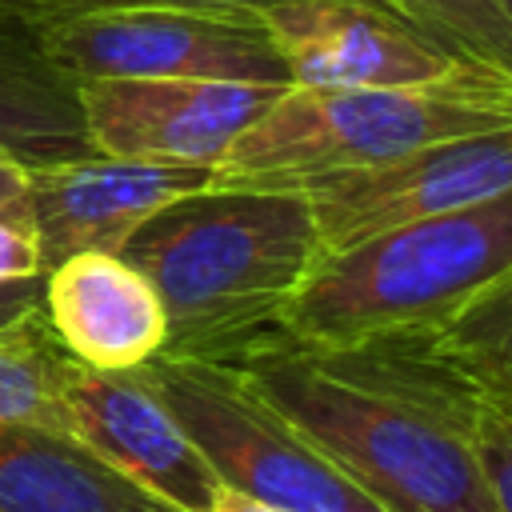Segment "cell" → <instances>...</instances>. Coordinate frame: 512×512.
<instances>
[{
    "label": "cell",
    "mask_w": 512,
    "mask_h": 512,
    "mask_svg": "<svg viewBox=\"0 0 512 512\" xmlns=\"http://www.w3.org/2000/svg\"><path fill=\"white\" fill-rule=\"evenodd\" d=\"M380 512H500L472 424L484 388L428 332L312 348L284 328L224 360Z\"/></svg>",
    "instance_id": "6da1fadb"
},
{
    "label": "cell",
    "mask_w": 512,
    "mask_h": 512,
    "mask_svg": "<svg viewBox=\"0 0 512 512\" xmlns=\"http://www.w3.org/2000/svg\"><path fill=\"white\" fill-rule=\"evenodd\" d=\"M120 256L164 304V356L224 364L280 328L324 244L300 188L216 180L152 212Z\"/></svg>",
    "instance_id": "7a4b0ae2"
},
{
    "label": "cell",
    "mask_w": 512,
    "mask_h": 512,
    "mask_svg": "<svg viewBox=\"0 0 512 512\" xmlns=\"http://www.w3.org/2000/svg\"><path fill=\"white\" fill-rule=\"evenodd\" d=\"M512 268V188L324 252L284 304V336L340 348L440 328Z\"/></svg>",
    "instance_id": "3957f363"
},
{
    "label": "cell",
    "mask_w": 512,
    "mask_h": 512,
    "mask_svg": "<svg viewBox=\"0 0 512 512\" xmlns=\"http://www.w3.org/2000/svg\"><path fill=\"white\" fill-rule=\"evenodd\" d=\"M512 128V80L456 68L432 84L308 88L288 84L232 144L220 184H288L316 172L372 168L436 140Z\"/></svg>",
    "instance_id": "277c9868"
},
{
    "label": "cell",
    "mask_w": 512,
    "mask_h": 512,
    "mask_svg": "<svg viewBox=\"0 0 512 512\" xmlns=\"http://www.w3.org/2000/svg\"><path fill=\"white\" fill-rule=\"evenodd\" d=\"M140 372L228 492L276 512H380L368 492L232 368L160 352Z\"/></svg>",
    "instance_id": "5b68a950"
},
{
    "label": "cell",
    "mask_w": 512,
    "mask_h": 512,
    "mask_svg": "<svg viewBox=\"0 0 512 512\" xmlns=\"http://www.w3.org/2000/svg\"><path fill=\"white\" fill-rule=\"evenodd\" d=\"M48 60L72 80L180 76L292 84L260 12L104 8L36 24Z\"/></svg>",
    "instance_id": "8992f818"
},
{
    "label": "cell",
    "mask_w": 512,
    "mask_h": 512,
    "mask_svg": "<svg viewBox=\"0 0 512 512\" xmlns=\"http://www.w3.org/2000/svg\"><path fill=\"white\" fill-rule=\"evenodd\" d=\"M316 212L324 252L348 248L408 220L456 212L512 188V128L436 140L408 156L288 180Z\"/></svg>",
    "instance_id": "52a82bcc"
},
{
    "label": "cell",
    "mask_w": 512,
    "mask_h": 512,
    "mask_svg": "<svg viewBox=\"0 0 512 512\" xmlns=\"http://www.w3.org/2000/svg\"><path fill=\"white\" fill-rule=\"evenodd\" d=\"M284 88L180 76L76 80L92 152L152 164H208L216 172Z\"/></svg>",
    "instance_id": "ba28073f"
},
{
    "label": "cell",
    "mask_w": 512,
    "mask_h": 512,
    "mask_svg": "<svg viewBox=\"0 0 512 512\" xmlns=\"http://www.w3.org/2000/svg\"><path fill=\"white\" fill-rule=\"evenodd\" d=\"M60 412L68 436L152 496L180 512L216 508L224 484L140 368L100 372L68 360L60 380Z\"/></svg>",
    "instance_id": "9c48e42d"
},
{
    "label": "cell",
    "mask_w": 512,
    "mask_h": 512,
    "mask_svg": "<svg viewBox=\"0 0 512 512\" xmlns=\"http://www.w3.org/2000/svg\"><path fill=\"white\" fill-rule=\"evenodd\" d=\"M260 20L292 76L308 88L432 84L456 64L388 4L372 0H280Z\"/></svg>",
    "instance_id": "30bf717a"
},
{
    "label": "cell",
    "mask_w": 512,
    "mask_h": 512,
    "mask_svg": "<svg viewBox=\"0 0 512 512\" xmlns=\"http://www.w3.org/2000/svg\"><path fill=\"white\" fill-rule=\"evenodd\" d=\"M216 184L208 164H152L88 152L28 172V224L40 240V264L52 268L76 252H116L164 204Z\"/></svg>",
    "instance_id": "8fae6325"
},
{
    "label": "cell",
    "mask_w": 512,
    "mask_h": 512,
    "mask_svg": "<svg viewBox=\"0 0 512 512\" xmlns=\"http://www.w3.org/2000/svg\"><path fill=\"white\" fill-rule=\"evenodd\" d=\"M40 312L60 348L84 368H140L168 344L156 288L116 252H76L44 268Z\"/></svg>",
    "instance_id": "7c38bea8"
},
{
    "label": "cell",
    "mask_w": 512,
    "mask_h": 512,
    "mask_svg": "<svg viewBox=\"0 0 512 512\" xmlns=\"http://www.w3.org/2000/svg\"><path fill=\"white\" fill-rule=\"evenodd\" d=\"M0 512H180L76 436L0 424Z\"/></svg>",
    "instance_id": "4fadbf2b"
},
{
    "label": "cell",
    "mask_w": 512,
    "mask_h": 512,
    "mask_svg": "<svg viewBox=\"0 0 512 512\" xmlns=\"http://www.w3.org/2000/svg\"><path fill=\"white\" fill-rule=\"evenodd\" d=\"M0 152L28 172L92 152L76 80L48 60L36 24L12 12H0Z\"/></svg>",
    "instance_id": "5bb4252c"
},
{
    "label": "cell",
    "mask_w": 512,
    "mask_h": 512,
    "mask_svg": "<svg viewBox=\"0 0 512 512\" xmlns=\"http://www.w3.org/2000/svg\"><path fill=\"white\" fill-rule=\"evenodd\" d=\"M68 352L40 308L0 328V424H40L64 432L60 380Z\"/></svg>",
    "instance_id": "9a60e30c"
},
{
    "label": "cell",
    "mask_w": 512,
    "mask_h": 512,
    "mask_svg": "<svg viewBox=\"0 0 512 512\" xmlns=\"http://www.w3.org/2000/svg\"><path fill=\"white\" fill-rule=\"evenodd\" d=\"M428 336L484 392L512 396V268Z\"/></svg>",
    "instance_id": "2e32d148"
},
{
    "label": "cell",
    "mask_w": 512,
    "mask_h": 512,
    "mask_svg": "<svg viewBox=\"0 0 512 512\" xmlns=\"http://www.w3.org/2000/svg\"><path fill=\"white\" fill-rule=\"evenodd\" d=\"M456 64L512 80V20L496 0H384Z\"/></svg>",
    "instance_id": "e0dca14e"
},
{
    "label": "cell",
    "mask_w": 512,
    "mask_h": 512,
    "mask_svg": "<svg viewBox=\"0 0 512 512\" xmlns=\"http://www.w3.org/2000/svg\"><path fill=\"white\" fill-rule=\"evenodd\" d=\"M480 472L500 512H512V396L484 392L472 424Z\"/></svg>",
    "instance_id": "ac0fdd59"
},
{
    "label": "cell",
    "mask_w": 512,
    "mask_h": 512,
    "mask_svg": "<svg viewBox=\"0 0 512 512\" xmlns=\"http://www.w3.org/2000/svg\"><path fill=\"white\" fill-rule=\"evenodd\" d=\"M280 0H0V12H12L28 24H48L60 16L104 12V8H216V12H260ZM384 4V0H372Z\"/></svg>",
    "instance_id": "d6986e66"
},
{
    "label": "cell",
    "mask_w": 512,
    "mask_h": 512,
    "mask_svg": "<svg viewBox=\"0 0 512 512\" xmlns=\"http://www.w3.org/2000/svg\"><path fill=\"white\" fill-rule=\"evenodd\" d=\"M28 276H44L36 228L28 220L0 216V280H28Z\"/></svg>",
    "instance_id": "ffe728a7"
},
{
    "label": "cell",
    "mask_w": 512,
    "mask_h": 512,
    "mask_svg": "<svg viewBox=\"0 0 512 512\" xmlns=\"http://www.w3.org/2000/svg\"><path fill=\"white\" fill-rule=\"evenodd\" d=\"M40 296H44V276L0 280V328H8L12 320L28 316L32 308H40Z\"/></svg>",
    "instance_id": "44dd1931"
},
{
    "label": "cell",
    "mask_w": 512,
    "mask_h": 512,
    "mask_svg": "<svg viewBox=\"0 0 512 512\" xmlns=\"http://www.w3.org/2000/svg\"><path fill=\"white\" fill-rule=\"evenodd\" d=\"M0 216L28 220V168L0 152Z\"/></svg>",
    "instance_id": "7402d4cb"
},
{
    "label": "cell",
    "mask_w": 512,
    "mask_h": 512,
    "mask_svg": "<svg viewBox=\"0 0 512 512\" xmlns=\"http://www.w3.org/2000/svg\"><path fill=\"white\" fill-rule=\"evenodd\" d=\"M212 512H276V508H268V504H256V500H248V496H240V492H228V488H224Z\"/></svg>",
    "instance_id": "603a6c76"
},
{
    "label": "cell",
    "mask_w": 512,
    "mask_h": 512,
    "mask_svg": "<svg viewBox=\"0 0 512 512\" xmlns=\"http://www.w3.org/2000/svg\"><path fill=\"white\" fill-rule=\"evenodd\" d=\"M496 4H500V12H504V16L512 20V0H496Z\"/></svg>",
    "instance_id": "cb8c5ba5"
}]
</instances>
